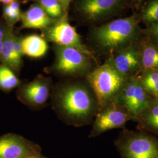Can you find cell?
Returning <instances> with one entry per match:
<instances>
[{
    "instance_id": "cell-1",
    "label": "cell",
    "mask_w": 158,
    "mask_h": 158,
    "mask_svg": "<svg viewBox=\"0 0 158 158\" xmlns=\"http://www.w3.org/2000/svg\"><path fill=\"white\" fill-rule=\"evenodd\" d=\"M52 105L57 117L76 127L89 124L98 110L90 87L79 80H68L53 86Z\"/></svg>"
},
{
    "instance_id": "cell-2",
    "label": "cell",
    "mask_w": 158,
    "mask_h": 158,
    "mask_svg": "<svg viewBox=\"0 0 158 158\" xmlns=\"http://www.w3.org/2000/svg\"><path fill=\"white\" fill-rule=\"evenodd\" d=\"M140 23L136 14L114 19L93 29L90 40L99 53L109 56L142 40Z\"/></svg>"
},
{
    "instance_id": "cell-3",
    "label": "cell",
    "mask_w": 158,
    "mask_h": 158,
    "mask_svg": "<svg viewBox=\"0 0 158 158\" xmlns=\"http://www.w3.org/2000/svg\"><path fill=\"white\" fill-rule=\"evenodd\" d=\"M85 78L96 97L98 110L116 101L128 77L119 73L107 59L102 64L94 68Z\"/></svg>"
},
{
    "instance_id": "cell-4",
    "label": "cell",
    "mask_w": 158,
    "mask_h": 158,
    "mask_svg": "<svg viewBox=\"0 0 158 158\" xmlns=\"http://www.w3.org/2000/svg\"><path fill=\"white\" fill-rule=\"evenodd\" d=\"M55 62L48 73L71 79L85 77L94 69L93 63H97L88 55L70 47L55 45Z\"/></svg>"
},
{
    "instance_id": "cell-5",
    "label": "cell",
    "mask_w": 158,
    "mask_h": 158,
    "mask_svg": "<svg viewBox=\"0 0 158 158\" xmlns=\"http://www.w3.org/2000/svg\"><path fill=\"white\" fill-rule=\"evenodd\" d=\"M114 144L121 158H158V138L146 132L124 129Z\"/></svg>"
},
{
    "instance_id": "cell-6",
    "label": "cell",
    "mask_w": 158,
    "mask_h": 158,
    "mask_svg": "<svg viewBox=\"0 0 158 158\" xmlns=\"http://www.w3.org/2000/svg\"><path fill=\"white\" fill-rule=\"evenodd\" d=\"M68 13L64 12L56 23L42 30V36L55 45L73 48L97 61L94 52L83 44L74 27L68 21Z\"/></svg>"
},
{
    "instance_id": "cell-7",
    "label": "cell",
    "mask_w": 158,
    "mask_h": 158,
    "mask_svg": "<svg viewBox=\"0 0 158 158\" xmlns=\"http://www.w3.org/2000/svg\"><path fill=\"white\" fill-rule=\"evenodd\" d=\"M130 4L129 0H78L76 10L85 21L97 23L117 15Z\"/></svg>"
},
{
    "instance_id": "cell-8",
    "label": "cell",
    "mask_w": 158,
    "mask_h": 158,
    "mask_svg": "<svg viewBox=\"0 0 158 158\" xmlns=\"http://www.w3.org/2000/svg\"><path fill=\"white\" fill-rule=\"evenodd\" d=\"M131 120H134L128 111L116 101L98 109L94 117L89 135L94 138L109 130L123 128Z\"/></svg>"
},
{
    "instance_id": "cell-9",
    "label": "cell",
    "mask_w": 158,
    "mask_h": 158,
    "mask_svg": "<svg viewBox=\"0 0 158 158\" xmlns=\"http://www.w3.org/2000/svg\"><path fill=\"white\" fill-rule=\"evenodd\" d=\"M52 79L38 75L28 83L17 88L18 100L30 109L40 110L45 107L53 89Z\"/></svg>"
},
{
    "instance_id": "cell-10",
    "label": "cell",
    "mask_w": 158,
    "mask_h": 158,
    "mask_svg": "<svg viewBox=\"0 0 158 158\" xmlns=\"http://www.w3.org/2000/svg\"><path fill=\"white\" fill-rule=\"evenodd\" d=\"M152 96L144 90L138 76L128 77L116 102L126 108L134 121L152 98Z\"/></svg>"
},
{
    "instance_id": "cell-11",
    "label": "cell",
    "mask_w": 158,
    "mask_h": 158,
    "mask_svg": "<svg viewBox=\"0 0 158 158\" xmlns=\"http://www.w3.org/2000/svg\"><path fill=\"white\" fill-rule=\"evenodd\" d=\"M42 156L40 145L23 136L9 133L0 136V158H29Z\"/></svg>"
},
{
    "instance_id": "cell-12",
    "label": "cell",
    "mask_w": 158,
    "mask_h": 158,
    "mask_svg": "<svg viewBox=\"0 0 158 158\" xmlns=\"http://www.w3.org/2000/svg\"><path fill=\"white\" fill-rule=\"evenodd\" d=\"M139 43L115 52L108 57L116 70L125 77L138 76L141 73Z\"/></svg>"
},
{
    "instance_id": "cell-13",
    "label": "cell",
    "mask_w": 158,
    "mask_h": 158,
    "mask_svg": "<svg viewBox=\"0 0 158 158\" xmlns=\"http://www.w3.org/2000/svg\"><path fill=\"white\" fill-rule=\"evenodd\" d=\"M58 19L49 16L40 4L35 2L22 13L21 20L23 28L42 30L56 23Z\"/></svg>"
},
{
    "instance_id": "cell-14",
    "label": "cell",
    "mask_w": 158,
    "mask_h": 158,
    "mask_svg": "<svg viewBox=\"0 0 158 158\" xmlns=\"http://www.w3.org/2000/svg\"><path fill=\"white\" fill-rule=\"evenodd\" d=\"M137 130L158 135V100L153 97L136 118Z\"/></svg>"
},
{
    "instance_id": "cell-15",
    "label": "cell",
    "mask_w": 158,
    "mask_h": 158,
    "mask_svg": "<svg viewBox=\"0 0 158 158\" xmlns=\"http://www.w3.org/2000/svg\"><path fill=\"white\" fill-rule=\"evenodd\" d=\"M138 46L141 72L148 69L158 70V44L143 38Z\"/></svg>"
},
{
    "instance_id": "cell-16",
    "label": "cell",
    "mask_w": 158,
    "mask_h": 158,
    "mask_svg": "<svg viewBox=\"0 0 158 158\" xmlns=\"http://www.w3.org/2000/svg\"><path fill=\"white\" fill-rule=\"evenodd\" d=\"M21 45L23 55L35 59L44 56L49 48L48 42L36 34L23 37Z\"/></svg>"
},
{
    "instance_id": "cell-17",
    "label": "cell",
    "mask_w": 158,
    "mask_h": 158,
    "mask_svg": "<svg viewBox=\"0 0 158 158\" xmlns=\"http://www.w3.org/2000/svg\"><path fill=\"white\" fill-rule=\"evenodd\" d=\"M12 28L6 25V32L3 40L0 62L2 64L11 68L14 72H19L20 69L18 66L14 55V40L15 35L12 32Z\"/></svg>"
},
{
    "instance_id": "cell-18",
    "label": "cell",
    "mask_w": 158,
    "mask_h": 158,
    "mask_svg": "<svg viewBox=\"0 0 158 158\" xmlns=\"http://www.w3.org/2000/svg\"><path fill=\"white\" fill-rule=\"evenodd\" d=\"M144 90L153 97L158 96V70L148 69L138 76Z\"/></svg>"
},
{
    "instance_id": "cell-19",
    "label": "cell",
    "mask_w": 158,
    "mask_h": 158,
    "mask_svg": "<svg viewBox=\"0 0 158 158\" xmlns=\"http://www.w3.org/2000/svg\"><path fill=\"white\" fill-rule=\"evenodd\" d=\"M22 81L11 68L0 64V90L8 92L21 86Z\"/></svg>"
},
{
    "instance_id": "cell-20",
    "label": "cell",
    "mask_w": 158,
    "mask_h": 158,
    "mask_svg": "<svg viewBox=\"0 0 158 158\" xmlns=\"http://www.w3.org/2000/svg\"><path fill=\"white\" fill-rule=\"evenodd\" d=\"M139 17L146 26L158 23V0H147Z\"/></svg>"
},
{
    "instance_id": "cell-21",
    "label": "cell",
    "mask_w": 158,
    "mask_h": 158,
    "mask_svg": "<svg viewBox=\"0 0 158 158\" xmlns=\"http://www.w3.org/2000/svg\"><path fill=\"white\" fill-rule=\"evenodd\" d=\"M40 4L50 17L58 19L65 12L61 4L57 0H34Z\"/></svg>"
},
{
    "instance_id": "cell-22",
    "label": "cell",
    "mask_w": 158,
    "mask_h": 158,
    "mask_svg": "<svg viewBox=\"0 0 158 158\" xmlns=\"http://www.w3.org/2000/svg\"><path fill=\"white\" fill-rule=\"evenodd\" d=\"M21 12L11 9L9 6L4 5L3 7V17L6 20V26L12 28L16 23L21 20Z\"/></svg>"
},
{
    "instance_id": "cell-23",
    "label": "cell",
    "mask_w": 158,
    "mask_h": 158,
    "mask_svg": "<svg viewBox=\"0 0 158 158\" xmlns=\"http://www.w3.org/2000/svg\"><path fill=\"white\" fill-rule=\"evenodd\" d=\"M22 39H23L22 36L15 35V40H14V45L15 61L18 66L20 69H21L22 65H23V56L22 45H21Z\"/></svg>"
},
{
    "instance_id": "cell-24",
    "label": "cell",
    "mask_w": 158,
    "mask_h": 158,
    "mask_svg": "<svg viewBox=\"0 0 158 158\" xmlns=\"http://www.w3.org/2000/svg\"><path fill=\"white\" fill-rule=\"evenodd\" d=\"M142 32L144 38L158 44V23L146 26Z\"/></svg>"
},
{
    "instance_id": "cell-25",
    "label": "cell",
    "mask_w": 158,
    "mask_h": 158,
    "mask_svg": "<svg viewBox=\"0 0 158 158\" xmlns=\"http://www.w3.org/2000/svg\"><path fill=\"white\" fill-rule=\"evenodd\" d=\"M6 25H4L1 21H0V56H1V53L3 40L4 38L5 32H6Z\"/></svg>"
},
{
    "instance_id": "cell-26",
    "label": "cell",
    "mask_w": 158,
    "mask_h": 158,
    "mask_svg": "<svg viewBox=\"0 0 158 158\" xmlns=\"http://www.w3.org/2000/svg\"><path fill=\"white\" fill-rule=\"evenodd\" d=\"M147 1V0H129L130 3L136 9H138L142 6L143 4H144Z\"/></svg>"
},
{
    "instance_id": "cell-27",
    "label": "cell",
    "mask_w": 158,
    "mask_h": 158,
    "mask_svg": "<svg viewBox=\"0 0 158 158\" xmlns=\"http://www.w3.org/2000/svg\"><path fill=\"white\" fill-rule=\"evenodd\" d=\"M62 6L64 10V11L65 12H68L69 7L70 5L71 2L73 1V0H57Z\"/></svg>"
},
{
    "instance_id": "cell-28",
    "label": "cell",
    "mask_w": 158,
    "mask_h": 158,
    "mask_svg": "<svg viewBox=\"0 0 158 158\" xmlns=\"http://www.w3.org/2000/svg\"><path fill=\"white\" fill-rule=\"evenodd\" d=\"M8 5L12 10H14L15 11H21L19 3L17 1H14L12 2L11 3L8 4Z\"/></svg>"
},
{
    "instance_id": "cell-29",
    "label": "cell",
    "mask_w": 158,
    "mask_h": 158,
    "mask_svg": "<svg viewBox=\"0 0 158 158\" xmlns=\"http://www.w3.org/2000/svg\"><path fill=\"white\" fill-rule=\"evenodd\" d=\"M14 1V0H0V2L4 4V5H7L9 4L10 3H11L12 2Z\"/></svg>"
},
{
    "instance_id": "cell-30",
    "label": "cell",
    "mask_w": 158,
    "mask_h": 158,
    "mask_svg": "<svg viewBox=\"0 0 158 158\" xmlns=\"http://www.w3.org/2000/svg\"><path fill=\"white\" fill-rule=\"evenodd\" d=\"M46 158L45 157H43L42 156H36V157H32V158Z\"/></svg>"
},
{
    "instance_id": "cell-31",
    "label": "cell",
    "mask_w": 158,
    "mask_h": 158,
    "mask_svg": "<svg viewBox=\"0 0 158 158\" xmlns=\"http://www.w3.org/2000/svg\"><path fill=\"white\" fill-rule=\"evenodd\" d=\"M155 98H156V99H157V100H158V96L156 97H155Z\"/></svg>"
},
{
    "instance_id": "cell-32",
    "label": "cell",
    "mask_w": 158,
    "mask_h": 158,
    "mask_svg": "<svg viewBox=\"0 0 158 158\" xmlns=\"http://www.w3.org/2000/svg\"><path fill=\"white\" fill-rule=\"evenodd\" d=\"M14 1H17V0H14Z\"/></svg>"
}]
</instances>
